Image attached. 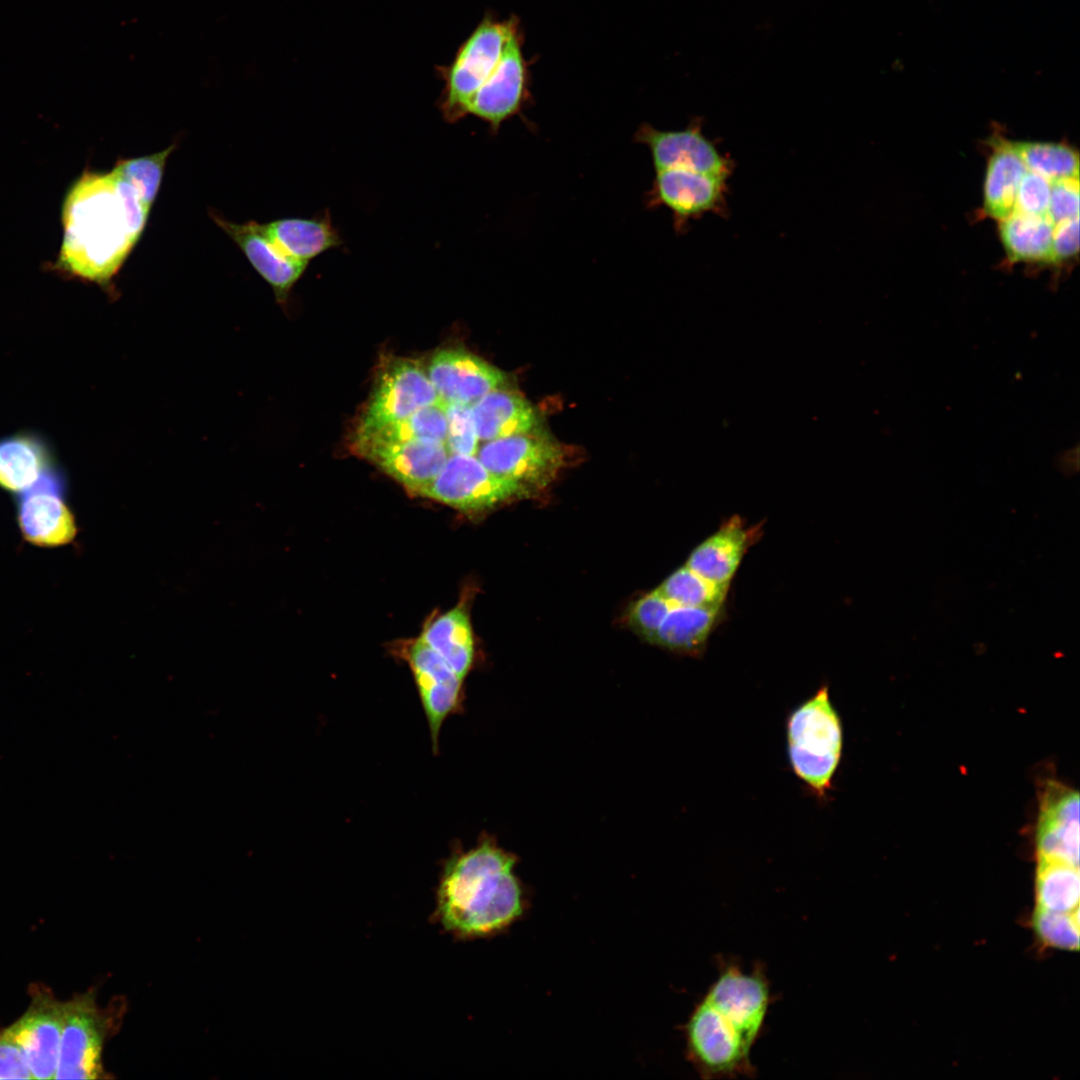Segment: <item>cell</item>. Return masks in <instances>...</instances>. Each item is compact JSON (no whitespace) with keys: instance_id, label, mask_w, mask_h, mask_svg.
<instances>
[{"instance_id":"cell-1","label":"cell","mask_w":1080,"mask_h":1080,"mask_svg":"<svg viewBox=\"0 0 1080 1080\" xmlns=\"http://www.w3.org/2000/svg\"><path fill=\"white\" fill-rule=\"evenodd\" d=\"M148 214L129 183L111 171L85 172L64 201L58 266L81 279L110 281L139 240Z\"/></svg>"},{"instance_id":"cell-2","label":"cell","mask_w":1080,"mask_h":1080,"mask_svg":"<svg viewBox=\"0 0 1080 1080\" xmlns=\"http://www.w3.org/2000/svg\"><path fill=\"white\" fill-rule=\"evenodd\" d=\"M771 1001L762 967L724 963L685 1026L688 1057L704 1079L752 1077L754 1044Z\"/></svg>"},{"instance_id":"cell-3","label":"cell","mask_w":1080,"mask_h":1080,"mask_svg":"<svg viewBox=\"0 0 1080 1080\" xmlns=\"http://www.w3.org/2000/svg\"><path fill=\"white\" fill-rule=\"evenodd\" d=\"M515 859L489 839L445 862L436 893L435 919L458 938L493 934L523 911L513 873Z\"/></svg>"},{"instance_id":"cell-4","label":"cell","mask_w":1080,"mask_h":1080,"mask_svg":"<svg viewBox=\"0 0 1080 1080\" xmlns=\"http://www.w3.org/2000/svg\"><path fill=\"white\" fill-rule=\"evenodd\" d=\"M788 759L793 773L818 798L832 787L843 749V729L827 686L796 707L786 722Z\"/></svg>"},{"instance_id":"cell-5","label":"cell","mask_w":1080,"mask_h":1080,"mask_svg":"<svg viewBox=\"0 0 1080 1080\" xmlns=\"http://www.w3.org/2000/svg\"><path fill=\"white\" fill-rule=\"evenodd\" d=\"M89 990L64 1002V1018L57 1070L54 1079L111 1078L102 1055L106 1042L116 1035L127 1011L121 996L104 1008Z\"/></svg>"},{"instance_id":"cell-6","label":"cell","mask_w":1080,"mask_h":1080,"mask_svg":"<svg viewBox=\"0 0 1080 1080\" xmlns=\"http://www.w3.org/2000/svg\"><path fill=\"white\" fill-rule=\"evenodd\" d=\"M520 27L517 16L499 19L487 11L458 47L453 60L448 65L435 66L437 76L444 82L437 105L447 122L454 123L468 115L472 98L495 69L508 38Z\"/></svg>"},{"instance_id":"cell-7","label":"cell","mask_w":1080,"mask_h":1080,"mask_svg":"<svg viewBox=\"0 0 1080 1080\" xmlns=\"http://www.w3.org/2000/svg\"><path fill=\"white\" fill-rule=\"evenodd\" d=\"M476 455L489 472L514 485L521 497L546 488L563 464L561 448L533 431L487 441Z\"/></svg>"},{"instance_id":"cell-8","label":"cell","mask_w":1080,"mask_h":1080,"mask_svg":"<svg viewBox=\"0 0 1080 1080\" xmlns=\"http://www.w3.org/2000/svg\"><path fill=\"white\" fill-rule=\"evenodd\" d=\"M16 496L17 525L26 542L42 548H57L75 539L78 532L76 518L66 502L64 475L56 467Z\"/></svg>"},{"instance_id":"cell-9","label":"cell","mask_w":1080,"mask_h":1080,"mask_svg":"<svg viewBox=\"0 0 1080 1080\" xmlns=\"http://www.w3.org/2000/svg\"><path fill=\"white\" fill-rule=\"evenodd\" d=\"M441 402L427 372L415 360L395 358L381 369L357 433H366Z\"/></svg>"},{"instance_id":"cell-10","label":"cell","mask_w":1080,"mask_h":1080,"mask_svg":"<svg viewBox=\"0 0 1080 1080\" xmlns=\"http://www.w3.org/2000/svg\"><path fill=\"white\" fill-rule=\"evenodd\" d=\"M476 455L452 454L418 494L464 512H478L522 498L517 488L489 472Z\"/></svg>"},{"instance_id":"cell-11","label":"cell","mask_w":1080,"mask_h":1080,"mask_svg":"<svg viewBox=\"0 0 1080 1080\" xmlns=\"http://www.w3.org/2000/svg\"><path fill=\"white\" fill-rule=\"evenodd\" d=\"M30 1004L5 1032L21 1049L34 1079H54L61 1042L64 1002L43 984L29 990Z\"/></svg>"},{"instance_id":"cell-12","label":"cell","mask_w":1080,"mask_h":1080,"mask_svg":"<svg viewBox=\"0 0 1080 1080\" xmlns=\"http://www.w3.org/2000/svg\"><path fill=\"white\" fill-rule=\"evenodd\" d=\"M655 172L648 203L669 209L676 231L683 232L691 220L706 214L728 215L729 178L684 169Z\"/></svg>"},{"instance_id":"cell-13","label":"cell","mask_w":1080,"mask_h":1080,"mask_svg":"<svg viewBox=\"0 0 1080 1080\" xmlns=\"http://www.w3.org/2000/svg\"><path fill=\"white\" fill-rule=\"evenodd\" d=\"M523 40L520 27L508 38L498 64L468 107L467 114L485 121L494 133L503 122L520 113L531 96Z\"/></svg>"},{"instance_id":"cell-14","label":"cell","mask_w":1080,"mask_h":1080,"mask_svg":"<svg viewBox=\"0 0 1080 1080\" xmlns=\"http://www.w3.org/2000/svg\"><path fill=\"white\" fill-rule=\"evenodd\" d=\"M634 139L648 147L655 171L684 169L729 178L734 168L732 159L703 133L699 119L681 130H659L643 123Z\"/></svg>"},{"instance_id":"cell-15","label":"cell","mask_w":1080,"mask_h":1080,"mask_svg":"<svg viewBox=\"0 0 1080 1080\" xmlns=\"http://www.w3.org/2000/svg\"><path fill=\"white\" fill-rule=\"evenodd\" d=\"M404 656L428 723L433 752L437 753L444 722L462 707L463 680L420 638L408 646Z\"/></svg>"},{"instance_id":"cell-16","label":"cell","mask_w":1080,"mask_h":1080,"mask_svg":"<svg viewBox=\"0 0 1080 1080\" xmlns=\"http://www.w3.org/2000/svg\"><path fill=\"white\" fill-rule=\"evenodd\" d=\"M427 374L442 403L467 406L502 388L506 379L499 369L457 349L441 350L433 355Z\"/></svg>"},{"instance_id":"cell-17","label":"cell","mask_w":1080,"mask_h":1080,"mask_svg":"<svg viewBox=\"0 0 1080 1080\" xmlns=\"http://www.w3.org/2000/svg\"><path fill=\"white\" fill-rule=\"evenodd\" d=\"M1039 859L1079 864V794L1049 783L1043 795L1037 828Z\"/></svg>"},{"instance_id":"cell-18","label":"cell","mask_w":1080,"mask_h":1080,"mask_svg":"<svg viewBox=\"0 0 1080 1080\" xmlns=\"http://www.w3.org/2000/svg\"><path fill=\"white\" fill-rule=\"evenodd\" d=\"M214 222L239 246L256 271L272 286L278 300H284L307 264L282 252L265 234L262 224L229 222L210 212Z\"/></svg>"},{"instance_id":"cell-19","label":"cell","mask_w":1080,"mask_h":1080,"mask_svg":"<svg viewBox=\"0 0 1080 1080\" xmlns=\"http://www.w3.org/2000/svg\"><path fill=\"white\" fill-rule=\"evenodd\" d=\"M359 454L417 495L438 475L450 456L444 442L432 440L375 446Z\"/></svg>"},{"instance_id":"cell-20","label":"cell","mask_w":1080,"mask_h":1080,"mask_svg":"<svg viewBox=\"0 0 1080 1080\" xmlns=\"http://www.w3.org/2000/svg\"><path fill=\"white\" fill-rule=\"evenodd\" d=\"M759 527H747L734 515L691 552L686 566L703 578L730 584L748 548L759 538Z\"/></svg>"},{"instance_id":"cell-21","label":"cell","mask_w":1080,"mask_h":1080,"mask_svg":"<svg viewBox=\"0 0 1080 1080\" xmlns=\"http://www.w3.org/2000/svg\"><path fill=\"white\" fill-rule=\"evenodd\" d=\"M471 412L479 441L533 431L537 415L530 403L520 395L495 389L471 406Z\"/></svg>"},{"instance_id":"cell-22","label":"cell","mask_w":1080,"mask_h":1080,"mask_svg":"<svg viewBox=\"0 0 1080 1080\" xmlns=\"http://www.w3.org/2000/svg\"><path fill=\"white\" fill-rule=\"evenodd\" d=\"M265 234L289 257L308 263L343 244L329 211L312 218H284L262 224Z\"/></svg>"},{"instance_id":"cell-23","label":"cell","mask_w":1080,"mask_h":1080,"mask_svg":"<svg viewBox=\"0 0 1080 1080\" xmlns=\"http://www.w3.org/2000/svg\"><path fill=\"white\" fill-rule=\"evenodd\" d=\"M52 467L48 447L39 437L19 433L0 440V488L7 492L26 491Z\"/></svg>"},{"instance_id":"cell-24","label":"cell","mask_w":1080,"mask_h":1080,"mask_svg":"<svg viewBox=\"0 0 1080 1080\" xmlns=\"http://www.w3.org/2000/svg\"><path fill=\"white\" fill-rule=\"evenodd\" d=\"M1027 171L1014 142H993L984 181L983 206L987 215L1001 220L1014 211L1018 187Z\"/></svg>"},{"instance_id":"cell-25","label":"cell","mask_w":1080,"mask_h":1080,"mask_svg":"<svg viewBox=\"0 0 1080 1080\" xmlns=\"http://www.w3.org/2000/svg\"><path fill=\"white\" fill-rule=\"evenodd\" d=\"M419 638L438 653L462 680L474 658V641L468 613L457 606L425 625Z\"/></svg>"},{"instance_id":"cell-26","label":"cell","mask_w":1080,"mask_h":1080,"mask_svg":"<svg viewBox=\"0 0 1080 1080\" xmlns=\"http://www.w3.org/2000/svg\"><path fill=\"white\" fill-rule=\"evenodd\" d=\"M999 232L1012 262L1053 263L1054 223L1048 216L1013 211L999 220Z\"/></svg>"},{"instance_id":"cell-27","label":"cell","mask_w":1080,"mask_h":1080,"mask_svg":"<svg viewBox=\"0 0 1080 1080\" xmlns=\"http://www.w3.org/2000/svg\"><path fill=\"white\" fill-rule=\"evenodd\" d=\"M721 609L722 606L672 605L652 643L673 651L699 654L706 646Z\"/></svg>"},{"instance_id":"cell-28","label":"cell","mask_w":1080,"mask_h":1080,"mask_svg":"<svg viewBox=\"0 0 1080 1080\" xmlns=\"http://www.w3.org/2000/svg\"><path fill=\"white\" fill-rule=\"evenodd\" d=\"M447 436V417L442 402L422 408L407 418L384 425L366 433H357L355 448L361 451L375 446L412 440L444 442Z\"/></svg>"},{"instance_id":"cell-29","label":"cell","mask_w":1080,"mask_h":1080,"mask_svg":"<svg viewBox=\"0 0 1080 1080\" xmlns=\"http://www.w3.org/2000/svg\"><path fill=\"white\" fill-rule=\"evenodd\" d=\"M1080 878L1077 866L1039 859L1036 872L1037 907L1056 912L1079 909Z\"/></svg>"},{"instance_id":"cell-30","label":"cell","mask_w":1080,"mask_h":1080,"mask_svg":"<svg viewBox=\"0 0 1080 1080\" xmlns=\"http://www.w3.org/2000/svg\"><path fill=\"white\" fill-rule=\"evenodd\" d=\"M657 589L673 605L719 607L727 597L729 584L709 581L685 565L674 571Z\"/></svg>"},{"instance_id":"cell-31","label":"cell","mask_w":1080,"mask_h":1080,"mask_svg":"<svg viewBox=\"0 0 1080 1080\" xmlns=\"http://www.w3.org/2000/svg\"><path fill=\"white\" fill-rule=\"evenodd\" d=\"M1027 169L1050 182L1078 178L1079 156L1076 150L1063 143L1014 142Z\"/></svg>"},{"instance_id":"cell-32","label":"cell","mask_w":1080,"mask_h":1080,"mask_svg":"<svg viewBox=\"0 0 1080 1080\" xmlns=\"http://www.w3.org/2000/svg\"><path fill=\"white\" fill-rule=\"evenodd\" d=\"M175 147L176 145L172 144L154 154L120 159L111 170L135 189L149 211L159 192L167 158Z\"/></svg>"},{"instance_id":"cell-33","label":"cell","mask_w":1080,"mask_h":1080,"mask_svg":"<svg viewBox=\"0 0 1080 1080\" xmlns=\"http://www.w3.org/2000/svg\"><path fill=\"white\" fill-rule=\"evenodd\" d=\"M1032 925L1043 944L1069 951L1079 949V909L1056 912L1036 907Z\"/></svg>"},{"instance_id":"cell-34","label":"cell","mask_w":1080,"mask_h":1080,"mask_svg":"<svg viewBox=\"0 0 1080 1080\" xmlns=\"http://www.w3.org/2000/svg\"><path fill=\"white\" fill-rule=\"evenodd\" d=\"M444 405L447 417L445 445L450 455H476L479 439L471 406L462 404Z\"/></svg>"},{"instance_id":"cell-35","label":"cell","mask_w":1080,"mask_h":1080,"mask_svg":"<svg viewBox=\"0 0 1080 1080\" xmlns=\"http://www.w3.org/2000/svg\"><path fill=\"white\" fill-rule=\"evenodd\" d=\"M672 605L656 589L632 605L628 615L629 624L646 640L653 642L658 628Z\"/></svg>"},{"instance_id":"cell-36","label":"cell","mask_w":1080,"mask_h":1080,"mask_svg":"<svg viewBox=\"0 0 1080 1080\" xmlns=\"http://www.w3.org/2000/svg\"><path fill=\"white\" fill-rule=\"evenodd\" d=\"M1050 193L1051 182L1028 170L1019 184L1014 211L1045 215L1048 213Z\"/></svg>"},{"instance_id":"cell-37","label":"cell","mask_w":1080,"mask_h":1080,"mask_svg":"<svg viewBox=\"0 0 1080 1080\" xmlns=\"http://www.w3.org/2000/svg\"><path fill=\"white\" fill-rule=\"evenodd\" d=\"M1047 214L1054 225L1079 217L1078 178H1066L1051 182Z\"/></svg>"},{"instance_id":"cell-38","label":"cell","mask_w":1080,"mask_h":1080,"mask_svg":"<svg viewBox=\"0 0 1080 1080\" xmlns=\"http://www.w3.org/2000/svg\"><path fill=\"white\" fill-rule=\"evenodd\" d=\"M34 1079L19 1046L5 1032L0 1031V1080Z\"/></svg>"},{"instance_id":"cell-39","label":"cell","mask_w":1080,"mask_h":1080,"mask_svg":"<svg viewBox=\"0 0 1080 1080\" xmlns=\"http://www.w3.org/2000/svg\"><path fill=\"white\" fill-rule=\"evenodd\" d=\"M1079 250V217L1054 225L1053 263H1061L1077 255Z\"/></svg>"}]
</instances>
